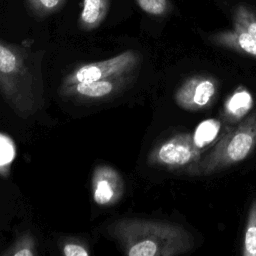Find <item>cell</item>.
Wrapping results in <instances>:
<instances>
[{"instance_id": "6da1fadb", "label": "cell", "mask_w": 256, "mask_h": 256, "mask_svg": "<svg viewBox=\"0 0 256 256\" xmlns=\"http://www.w3.org/2000/svg\"><path fill=\"white\" fill-rule=\"evenodd\" d=\"M110 234L129 256H175L190 251L194 238L180 225L140 218L114 222Z\"/></svg>"}, {"instance_id": "7a4b0ae2", "label": "cell", "mask_w": 256, "mask_h": 256, "mask_svg": "<svg viewBox=\"0 0 256 256\" xmlns=\"http://www.w3.org/2000/svg\"><path fill=\"white\" fill-rule=\"evenodd\" d=\"M256 148V112L237 126L227 129L215 146L188 172L191 175H210L246 159Z\"/></svg>"}, {"instance_id": "3957f363", "label": "cell", "mask_w": 256, "mask_h": 256, "mask_svg": "<svg viewBox=\"0 0 256 256\" xmlns=\"http://www.w3.org/2000/svg\"><path fill=\"white\" fill-rule=\"evenodd\" d=\"M0 90L21 115L35 108L33 80L20 50L0 40Z\"/></svg>"}, {"instance_id": "277c9868", "label": "cell", "mask_w": 256, "mask_h": 256, "mask_svg": "<svg viewBox=\"0 0 256 256\" xmlns=\"http://www.w3.org/2000/svg\"><path fill=\"white\" fill-rule=\"evenodd\" d=\"M202 158L199 148L189 133H178L156 145L148 156V163L168 170H186Z\"/></svg>"}, {"instance_id": "5b68a950", "label": "cell", "mask_w": 256, "mask_h": 256, "mask_svg": "<svg viewBox=\"0 0 256 256\" xmlns=\"http://www.w3.org/2000/svg\"><path fill=\"white\" fill-rule=\"evenodd\" d=\"M139 60L140 57L135 51L127 50L109 59L84 64L68 75L64 86L128 75L138 65Z\"/></svg>"}, {"instance_id": "8992f818", "label": "cell", "mask_w": 256, "mask_h": 256, "mask_svg": "<svg viewBox=\"0 0 256 256\" xmlns=\"http://www.w3.org/2000/svg\"><path fill=\"white\" fill-rule=\"evenodd\" d=\"M218 81L210 75H194L178 87L174 99L176 104L187 111H200L210 107L216 99Z\"/></svg>"}, {"instance_id": "52a82bcc", "label": "cell", "mask_w": 256, "mask_h": 256, "mask_svg": "<svg viewBox=\"0 0 256 256\" xmlns=\"http://www.w3.org/2000/svg\"><path fill=\"white\" fill-rule=\"evenodd\" d=\"M122 193L123 181L113 168L101 166L95 170L93 175V199L98 205L114 204Z\"/></svg>"}, {"instance_id": "ba28073f", "label": "cell", "mask_w": 256, "mask_h": 256, "mask_svg": "<svg viewBox=\"0 0 256 256\" xmlns=\"http://www.w3.org/2000/svg\"><path fill=\"white\" fill-rule=\"evenodd\" d=\"M124 80H126V75L89 82H77L64 87L70 95L85 99H102L114 94L123 85Z\"/></svg>"}, {"instance_id": "9c48e42d", "label": "cell", "mask_w": 256, "mask_h": 256, "mask_svg": "<svg viewBox=\"0 0 256 256\" xmlns=\"http://www.w3.org/2000/svg\"><path fill=\"white\" fill-rule=\"evenodd\" d=\"M109 6V0H83L78 20L80 28L90 31L99 27L108 14Z\"/></svg>"}, {"instance_id": "30bf717a", "label": "cell", "mask_w": 256, "mask_h": 256, "mask_svg": "<svg viewBox=\"0 0 256 256\" xmlns=\"http://www.w3.org/2000/svg\"><path fill=\"white\" fill-rule=\"evenodd\" d=\"M253 99L244 87H238L224 104L223 116L229 122L241 120L251 109Z\"/></svg>"}, {"instance_id": "8fae6325", "label": "cell", "mask_w": 256, "mask_h": 256, "mask_svg": "<svg viewBox=\"0 0 256 256\" xmlns=\"http://www.w3.org/2000/svg\"><path fill=\"white\" fill-rule=\"evenodd\" d=\"M217 42L256 58V40L241 25L234 33H226L217 37Z\"/></svg>"}, {"instance_id": "7c38bea8", "label": "cell", "mask_w": 256, "mask_h": 256, "mask_svg": "<svg viewBox=\"0 0 256 256\" xmlns=\"http://www.w3.org/2000/svg\"><path fill=\"white\" fill-rule=\"evenodd\" d=\"M242 254L244 256H256V199L252 201L249 208Z\"/></svg>"}, {"instance_id": "4fadbf2b", "label": "cell", "mask_w": 256, "mask_h": 256, "mask_svg": "<svg viewBox=\"0 0 256 256\" xmlns=\"http://www.w3.org/2000/svg\"><path fill=\"white\" fill-rule=\"evenodd\" d=\"M66 0H26L29 11L38 17H46L59 11Z\"/></svg>"}, {"instance_id": "5bb4252c", "label": "cell", "mask_w": 256, "mask_h": 256, "mask_svg": "<svg viewBox=\"0 0 256 256\" xmlns=\"http://www.w3.org/2000/svg\"><path fill=\"white\" fill-rule=\"evenodd\" d=\"M220 124L214 119H209L202 122L196 129L193 135L196 145L202 149L203 146L209 144L218 134Z\"/></svg>"}, {"instance_id": "9a60e30c", "label": "cell", "mask_w": 256, "mask_h": 256, "mask_svg": "<svg viewBox=\"0 0 256 256\" xmlns=\"http://www.w3.org/2000/svg\"><path fill=\"white\" fill-rule=\"evenodd\" d=\"M138 6L146 13L154 16L163 15L167 10V0H136Z\"/></svg>"}, {"instance_id": "2e32d148", "label": "cell", "mask_w": 256, "mask_h": 256, "mask_svg": "<svg viewBox=\"0 0 256 256\" xmlns=\"http://www.w3.org/2000/svg\"><path fill=\"white\" fill-rule=\"evenodd\" d=\"M13 155V145L8 139L0 135V165H5L11 162Z\"/></svg>"}, {"instance_id": "e0dca14e", "label": "cell", "mask_w": 256, "mask_h": 256, "mask_svg": "<svg viewBox=\"0 0 256 256\" xmlns=\"http://www.w3.org/2000/svg\"><path fill=\"white\" fill-rule=\"evenodd\" d=\"M6 254L14 256H34L36 252L34 250L33 244H31V241L26 240L24 242H18L17 245L14 247V250H11Z\"/></svg>"}, {"instance_id": "ac0fdd59", "label": "cell", "mask_w": 256, "mask_h": 256, "mask_svg": "<svg viewBox=\"0 0 256 256\" xmlns=\"http://www.w3.org/2000/svg\"><path fill=\"white\" fill-rule=\"evenodd\" d=\"M63 254L66 256H88L89 251L79 243L68 242L63 247Z\"/></svg>"}, {"instance_id": "d6986e66", "label": "cell", "mask_w": 256, "mask_h": 256, "mask_svg": "<svg viewBox=\"0 0 256 256\" xmlns=\"http://www.w3.org/2000/svg\"><path fill=\"white\" fill-rule=\"evenodd\" d=\"M245 30H247L253 38L256 40V20L255 19H243L240 24Z\"/></svg>"}]
</instances>
